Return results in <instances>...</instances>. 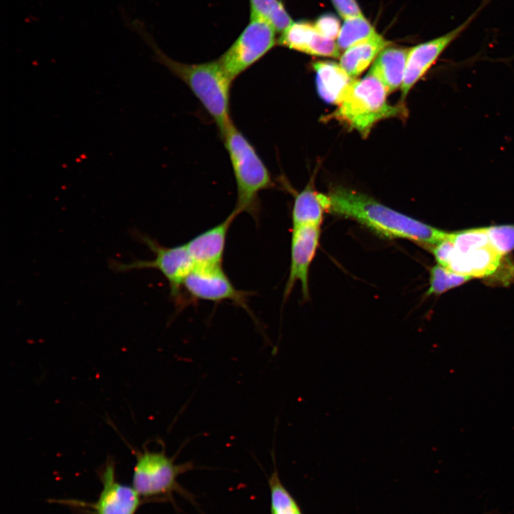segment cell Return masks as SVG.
Instances as JSON below:
<instances>
[{"label":"cell","mask_w":514,"mask_h":514,"mask_svg":"<svg viewBox=\"0 0 514 514\" xmlns=\"http://www.w3.org/2000/svg\"><path fill=\"white\" fill-rule=\"evenodd\" d=\"M328 195V212L354 220L386 238L410 240L430 250L448 234L344 186L333 188Z\"/></svg>","instance_id":"6da1fadb"},{"label":"cell","mask_w":514,"mask_h":514,"mask_svg":"<svg viewBox=\"0 0 514 514\" xmlns=\"http://www.w3.org/2000/svg\"><path fill=\"white\" fill-rule=\"evenodd\" d=\"M450 238L453 248L444 268L490 284L514 281V262L493 244L487 227L451 232Z\"/></svg>","instance_id":"7a4b0ae2"},{"label":"cell","mask_w":514,"mask_h":514,"mask_svg":"<svg viewBox=\"0 0 514 514\" xmlns=\"http://www.w3.org/2000/svg\"><path fill=\"white\" fill-rule=\"evenodd\" d=\"M388 94L381 81L368 72L363 78L355 79L337 109L325 119L336 120L367 138L379 121L405 119L408 115L403 103L393 105L388 102Z\"/></svg>","instance_id":"3957f363"},{"label":"cell","mask_w":514,"mask_h":514,"mask_svg":"<svg viewBox=\"0 0 514 514\" xmlns=\"http://www.w3.org/2000/svg\"><path fill=\"white\" fill-rule=\"evenodd\" d=\"M158 61L185 82L218 126L221 133L230 118L231 79L218 60L188 64L171 59L151 44Z\"/></svg>","instance_id":"277c9868"},{"label":"cell","mask_w":514,"mask_h":514,"mask_svg":"<svg viewBox=\"0 0 514 514\" xmlns=\"http://www.w3.org/2000/svg\"><path fill=\"white\" fill-rule=\"evenodd\" d=\"M231 162L237 187L234 210L258 221L261 211L259 193L272 187L270 173L253 146L231 122L221 133Z\"/></svg>","instance_id":"5b68a950"},{"label":"cell","mask_w":514,"mask_h":514,"mask_svg":"<svg viewBox=\"0 0 514 514\" xmlns=\"http://www.w3.org/2000/svg\"><path fill=\"white\" fill-rule=\"evenodd\" d=\"M133 238L145 245L153 253L150 260L135 258L124 263L110 259L109 267L116 273H126L133 270L151 268L158 271L168 281L171 298L178 310L185 307L183 293V283L187 275L195 267L186 246L184 244L167 247L159 243L151 236L133 229L131 231Z\"/></svg>","instance_id":"8992f818"},{"label":"cell","mask_w":514,"mask_h":514,"mask_svg":"<svg viewBox=\"0 0 514 514\" xmlns=\"http://www.w3.org/2000/svg\"><path fill=\"white\" fill-rule=\"evenodd\" d=\"M136 461L133 470L132 486L144 498L168 497L178 493L189 500V493L178 483L180 475L194 468L191 462L176 464V457L167 455L165 445L160 450H151L146 446L134 450Z\"/></svg>","instance_id":"52a82bcc"},{"label":"cell","mask_w":514,"mask_h":514,"mask_svg":"<svg viewBox=\"0 0 514 514\" xmlns=\"http://www.w3.org/2000/svg\"><path fill=\"white\" fill-rule=\"evenodd\" d=\"M275 33L273 28L266 21L250 19L239 36L218 59L232 81L276 45Z\"/></svg>","instance_id":"ba28073f"},{"label":"cell","mask_w":514,"mask_h":514,"mask_svg":"<svg viewBox=\"0 0 514 514\" xmlns=\"http://www.w3.org/2000/svg\"><path fill=\"white\" fill-rule=\"evenodd\" d=\"M182 289L186 306V296L188 301H231L246 310L258 323L247 303L251 293L236 288L222 266L194 267L186 277Z\"/></svg>","instance_id":"9c48e42d"},{"label":"cell","mask_w":514,"mask_h":514,"mask_svg":"<svg viewBox=\"0 0 514 514\" xmlns=\"http://www.w3.org/2000/svg\"><path fill=\"white\" fill-rule=\"evenodd\" d=\"M491 0H483L478 9L450 31L409 49L404 79L400 87L404 100L410 89L434 65L445 50L470 25Z\"/></svg>","instance_id":"30bf717a"},{"label":"cell","mask_w":514,"mask_h":514,"mask_svg":"<svg viewBox=\"0 0 514 514\" xmlns=\"http://www.w3.org/2000/svg\"><path fill=\"white\" fill-rule=\"evenodd\" d=\"M320 226L305 225L293 227L291 241V264L283 298L286 299L296 282L301 286L303 298L309 297L308 274L320 239Z\"/></svg>","instance_id":"8fae6325"},{"label":"cell","mask_w":514,"mask_h":514,"mask_svg":"<svg viewBox=\"0 0 514 514\" xmlns=\"http://www.w3.org/2000/svg\"><path fill=\"white\" fill-rule=\"evenodd\" d=\"M114 460L109 458L99 473L102 485L96 502L94 514H135L141 504V496L133 488L119 482Z\"/></svg>","instance_id":"7c38bea8"},{"label":"cell","mask_w":514,"mask_h":514,"mask_svg":"<svg viewBox=\"0 0 514 514\" xmlns=\"http://www.w3.org/2000/svg\"><path fill=\"white\" fill-rule=\"evenodd\" d=\"M238 215L233 209L223 221L185 243L195 267L222 266L227 235Z\"/></svg>","instance_id":"4fadbf2b"},{"label":"cell","mask_w":514,"mask_h":514,"mask_svg":"<svg viewBox=\"0 0 514 514\" xmlns=\"http://www.w3.org/2000/svg\"><path fill=\"white\" fill-rule=\"evenodd\" d=\"M317 91L326 103L338 105L356 79L350 76L340 64L330 61L313 63Z\"/></svg>","instance_id":"5bb4252c"},{"label":"cell","mask_w":514,"mask_h":514,"mask_svg":"<svg viewBox=\"0 0 514 514\" xmlns=\"http://www.w3.org/2000/svg\"><path fill=\"white\" fill-rule=\"evenodd\" d=\"M409 49L392 46L385 48L368 71L381 81L388 94L402 86Z\"/></svg>","instance_id":"9a60e30c"},{"label":"cell","mask_w":514,"mask_h":514,"mask_svg":"<svg viewBox=\"0 0 514 514\" xmlns=\"http://www.w3.org/2000/svg\"><path fill=\"white\" fill-rule=\"evenodd\" d=\"M329 208L328 195L315 189L312 178L294 198L291 214L293 227L305 225L320 226L323 213L328 212Z\"/></svg>","instance_id":"2e32d148"},{"label":"cell","mask_w":514,"mask_h":514,"mask_svg":"<svg viewBox=\"0 0 514 514\" xmlns=\"http://www.w3.org/2000/svg\"><path fill=\"white\" fill-rule=\"evenodd\" d=\"M390 44L377 33L345 50L340 57L339 64L350 76L356 79Z\"/></svg>","instance_id":"e0dca14e"},{"label":"cell","mask_w":514,"mask_h":514,"mask_svg":"<svg viewBox=\"0 0 514 514\" xmlns=\"http://www.w3.org/2000/svg\"><path fill=\"white\" fill-rule=\"evenodd\" d=\"M277 43L307 54L321 56L324 48V37L314 25L304 21L293 22L281 33Z\"/></svg>","instance_id":"ac0fdd59"},{"label":"cell","mask_w":514,"mask_h":514,"mask_svg":"<svg viewBox=\"0 0 514 514\" xmlns=\"http://www.w3.org/2000/svg\"><path fill=\"white\" fill-rule=\"evenodd\" d=\"M251 18L261 19L277 32H283L293 23L279 0H250Z\"/></svg>","instance_id":"d6986e66"},{"label":"cell","mask_w":514,"mask_h":514,"mask_svg":"<svg viewBox=\"0 0 514 514\" xmlns=\"http://www.w3.org/2000/svg\"><path fill=\"white\" fill-rule=\"evenodd\" d=\"M268 483L271 514H303L298 503L281 482L276 463Z\"/></svg>","instance_id":"ffe728a7"},{"label":"cell","mask_w":514,"mask_h":514,"mask_svg":"<svg viewBox=\"0 0 514 514\" xmlns=\"http://www.w3.org/2000/svg\"><path fill=\"white\" fill-rule=\"evenodd\" d=\"M376 34L374 27L363 16L347 19L341 28L336 44L341 51H345Z\"/></svg>","instance_id":"44dd1931"},{"label":"cell","mask_w":514,"mask_h":514,"mask_svg":"<svg viewBox=\"0 0 514 514\" xmlns=\"http://www.w3.org/2000/svg\"><path fill=\"white\" fill-rule=\"evenodd\" d=\"M472 278L450 271L438 264L430 270L429 288L427 296H438L460 286Z\"/></svg>","instance_id":"7402d4cb"},{"label":"cell","mask_w":514,"mask_h":514,"mask_svg":"<svg viewBox=\"0 0 514 514\" xmlns=\"http://www.w3.org/2000/svg\"><path fill=\"white\" fill-rule=\"evenodd\" d=\"M493 244L503 255L514 250V224L495 225L487 227Z\"/></svg>","instance_id":"603a6c76"},{"label":"cell","mask_w":514,"mask_h":514,"mask_svg":"<svg viewBox=\"0 0 514 514\" xmlns=\"http://www.w3.org/2000/svg\"><path fill=\"white\" fill-rule=\"evenodd\" d=\"M313 25L319 34L332 40L338 38L341 30L339 19L331 13L321 15Z\"/></svg>","instance_id":"cb8c5ba5"},{"label":"cell","mask_w":514,"mask_h":514,"mask_svg":"<svg viewBox=\"0 0 514 514\" xmlns=\"http://www.w3.org/2000/svg\"><path fill=\"white\" fill-rule=\"evenodd\" d=\"M339 15L344 19L363 16L356 0H331Z\"/></svg>","instance_id":"d4e9b609"}]
</instances>
